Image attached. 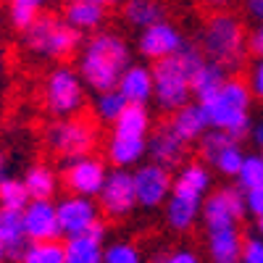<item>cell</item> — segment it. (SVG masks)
Wrapping results in <instances>:
<instances>
[{"instance_id":"cell-1","label":"cell","mask_w":263,"mask_h":263,"mask_svg":"<svg viewBox=\"0 0 263 263\" xmlns=\"http://www.w3.org/2000/svg\"><path fill=\"white\" fill-rule=\"evenodd\" d=\"M129 66H132L129 42L114 29L92 32L77 53V74L98 95L116 90L121 74Z\"/></svg>"},{"instance_id":"cell-2","label":"cell","mask_w":263,"mask_h":263,"mask_svg":"<svg viewBox=\"0 0 263 263\" xmlns=\"http://www.w3.org/2000/svg\"><path fill=\"white\" fill-rule=\"evenodd\" d=\"M248 29L242 18H237L229 11H216L208 13L200 34H197V48L205 55V61L221 66V69L234 77L245 66L250 50H248Z\"/></svg>"},{"instance_id":"cell-3","label":"cell","mask_w":263,"mask_h":263,"mask_svg":"<svg viewBox=\"0 0 263 263\" xmlns=\"http://www.w3.org/2000/svg\"><path fill=\"white\" fill-rule=\"evenodd\" d=\"M205 63V55L200 53L197 42L187 45L166 61L153 63V100L158 103L163 114H174L192 98V77Z\"/></svg>"},{"instance_id":"cell-4","label":"cell","mask_w":263,"mask_h":263,"mask_svg":"<svg viewBox=\"0 0 263 263\" xmlns=\"http://www.w3.org/2000/svg\"><path fill=\"white\" fill-rule=\"evenodd\" d=\"M250 103H253V92L242 77H229L224 82V87L218 90L211 100L200 103L208 126L218 129L229 135L232 140H245L250 137Z\"/></svg>"},{"instance_id":"cell-5","label":"cell","mask_w":263,"mask_h":263,"mask_svg":"<svg viewBox=\"0 0 263 263\" xmlns=\"http://www.w3.org/2000/svg\"><path fill=\"white\" fill-rule=\"evenodd\" d=\"M21 42L24 48L37 55V58H45V61H69L79 53L84 34L77 32L74 27L66 24V18L61 16V11H42L34 24L21 32Z\"/></svg>"},{"instance_id":"cell-6","label":"cell","mask_w":263,"mask_h":263,"mask_svg":"<svg viewBox=\"0 0 263 263\" xmlns=\"http://www.w3.org/2000/svg\"><path fill=\"white\" fill-rule=\"evenodd\" d=\"M48 150L61 161H77L84 156H95L100 145V132L95 121L84 116H71V119H58L48 126L45 135Z\"/></svg>"},{"instance_id":"cell-7","label":"cell","mask_w":263,"mask_h":263,"mask_svg":"<svg viewBox=\"0 0 263 263\" xmlns=\"http://www.w3.org/2000/svg\"><path fill=\"white\" fill-rule=\"evenodd\" d=\"M42 100L45 108L58 119H71L84 105V82L79 79L77 69L66 63H58L48 71L45 87H42Z\"/></svg>"},{"instance_id":"cell-8","label":"cell","mask_w":263,"mask_h":263,"mask_svg":"<svg viewBox=\"0 0 263 263\" xmlns=\"http://www.w3.org/2000/svg\"><path fill=\"white\" fill-rule=\"evenodd\" d=\"M248 216V203H245V192L237 184H224L216 192H211L203 208H200V218L205 232L213 229H227V227H237L242 218Z\"/></svg>"},{"instance_id":"cell-9","label":"cell","mask_w":263,"mask_h":263,"mask_svg":"<svg viewBox=\"0 0 263 263\" xmlns=\"http://www.w3.org/2000/svg\"><path fill=\"white\" fill-rule=\"evenodd\" d=\"M197 153H200L203 163H211L221 177H229V179H234L239 174V166H242V161L248 156L242 150V145L237 140H232L229 135H224V132H218V129H208L200 137Z\"/></svg>"},{"instance_id":"cell-10","label":"cell","mask_w":263,"mask_h":263,"mask_svg":"<svg viewBox=\"0 0 263 263\" xmlns=\"http://www.w3.org/2000/svg\"><path fill=\"white\" fill-rule=\"evenodd\" d=\"M98 208L108 218H126L137 208V195H135V177L124 168L108 171L105 184L98 195Z\"/></svg>"},{"instance_id":"cell-11","label":"cell","mask_w":263,"mask_h":263,"mask_svg":"<svg viewBox=\"0 0 263 263\" xmlns=\"http://www.w3.org/2000/svg\"><path fill=\"white\" fill-rule=\"evenodd\" d=\"M184 45H187V40H184L182 29H179L177 24H171L168 18H163V21H158V24L142 29L140 37H137V50H140V55H145V58L153 61V63L177 55Z\"/></svg>"},{"instance_id":"cell-12","label":"cell","mask_w":263,"mask_h":263,"mask_svg":"<svg viewBox=\"0 0 263 263\" xmlns=\"http://www.w3.org/2000/svg\"><path fill=\"white\" fill-rule=\"evenodd\" d=\"M105 161L98 156H84L77 161H69L63 168V184L77 197H98L105 184Z\"/></svg>"},{"instance_id":"cell-13","label":"cell","mask_w":263,"mask_h":263,"mask_svg":"<svg viewBox=\"0 0 263 263\" xmlns=\"http://www.w3.org/2000/svg\"><path fill=\"white\" fill-rule=\"evenodd\" d=\"M147 156H150V163H158L163 166L166 171H174V168H182L187 163V153H190V145L171 129L168 121L158 124L156 129H150L147 135Z\"/></svg>"},{"instance_id":"cell-14","label":"cell","mask_w":263,"mask_h":263,"mask_svg":"<svg viewBox=\"0 0 263 263\" xmlns=\"http://www.w3.org/2000/svg\"><path fill=\"white\" fill-rule=\"evenodd\" d=\"M55 211H58L61 234H66V239L87 234L92 224L100 221V208L92 203V197L69 195V197H63L61 203H55Z\"/></svg>"},{"instance_id":"cell-15","label":"cell","mask_w":263,"mask_h":263,"mask_svg":"<svg viewBox=\"0 0 263 263\" xmlns=\"http://www.w3.org/2000/svg\"><path fill=\"white\" fill-rule=\"evenodd\" d=\"M135 195H137V205L142 208H158L166 203V197L171 195V171H166L158 163H145L135 174Z\"/></svg>"},{"instance_id":"cell-16","label":"cell","mask_w":263,"mask_h":263,"mask_svg":"<svg viewBox=\"0 0 263 263\" xmlns=\"http://www.w3.org/2000/svg\"><path fill=\"white\" fill-rule=\"evenodd\" d=\"M24 234L27 242H58L61 227H58V211L50 200H32L24 211Z\"/></svg>"},{"instance_id":"cell-17","label":"cell","mask_w":263,"mask_h":263,"mask_svg":"<svg viewBox=\"0 0 263 263\" xmlns=\"http://www.w3.org/2000/svg\"><path fill=\"white\" fill-rule=\"evenodd\" d=\"M208 190H211V171L205 168V163H197V161L184 163L171 182L174 197H182V200H190V203H200V205L208 197Z\"/></svg>"},{"instance_id":"cell-18","label":"cell","mask_w":263,"mask_h":263,"mask_svg":"<svg viewBox=\"0 0 263 263\" xmlns=\"http://www.w3.org/2000/svg\"><path fill=\"white\" fill-rule=\"evenodd\" d=\"M0 245L6 248L8 260L21 263L27 253V234H24V216L13 208H0Z\"/></svg>"},{"instance_id":"cell-19","label":"cell","mask_w":263,"mask_h":263,"mask_svg":"<svg viewBox=\"0 0 263 263\" xmlns=\"http://www.w3.org/2000/svg\"><path fill=\"white\" fill-rule=\"evenodd\" d=\"M119 95L126 103L135 105H147L153 100V71L142 63H132L129 69L121 74L119 84H116Z\"/></svg>"},{"instance_id":"cell-20","label":"cell","mask_w":263,"mask_h":263,"mask_svg":"<svg viewBox=\"0 0 263 263\" xmlns=\"http://www.w3.org/2000/svg\"><path fill=\"white\" fill-rule=\"evenodd\" d=\"M61 16L66 18V24L74 27L77 32L87 34V32H100L103 29V21L108 16L105 8L90 3V0H63V8Z\"/></svg>"},{"instance_id":"cell-21","label":"cell","mask_w":263,"mask_h":263,"mask_svg":"<svg viewBox=\"0 0 263 263\" xmlns=\"http://www.w3.org/2000/svg\"><path fill=\"white\" fill-rule=\"evenodd\" d=\"M205 242H208L211 263H239L245 237L239 232V227H227V229L205 232Z\"/></svg>"},{"instance_id":"cell-22","label":"cell","mask_w":263,"mask_h":263,"mask_svg":"<svg viewBox=\"0 0 263 263\" xmlns=\"http://www.w3.org/2000/svg\"><path fill=\"white\" fill-rule=\"evenodd\" d=\"M168 124H171V129L177 132V135H179L187 145L200 142V137L211 129L200 103H187V105H182L179 111L171 114V121H168Z\"/></svg>"},{"instance_id":"cell-23","label":"cell","mask_w":263,"mask_h":263,"mask_svg":"<svg viewBox=\"0 0 263 263\" xmlns=\"http://www.w3.org/2000/svg\"><path fill=\"white\" fill-rule=\"evenodd\" d=\"M121 18L135 29H147L153 24L166 18L163 0H124L121 3Z\"/></svg>"},{"instance_id":"cell-24","label":"cell","mask_w":263,"mask_h":263,"mask_svg":"<svg viewBox=\"0 0 263 263\" xmlns=\"http://www.w3.org/2000/svg\"><path fill=\"white\" fill-rule=\"evenodd\" d=\"M153 129V119L147 105H135L126 103L121 116L114 121V135L116 137H129V140H145Z\"/></svg>"},{"instance_id":"cell-25","label":"cell","mask_w":263,"mask_h":263,"mask_svg":"<svg viewBox=\"0 0 263 263\" xmlns=\"http://www.w3.org/2000/svg\"><path fill=\"white\" fill-rule=\"evenodd\" d=\"M147 153V142L145 140H129V137H116L111 135L105 145V156L116 168L129 171L132 166H137L142 161V156Z\"/></svg>"},{"instance_id":"cell-26","label":"cell","mask_w":263,"mask_h":263,"mask_svg":"<svg viewBox=\"0 0 263 263\" xmlns=\"http://www.w3.org/2000/svg\"><path fill=\"white\" fill-rule=\"evenodd\" d=\"M227 79H229V74L221 69V66H216V63L205 61L200 69H197V74L192 77V98H195L197 103L211 100V98L224 87Z\"/></svg>"},{"instance_id":"cell-27","label":"cell","mask_w":263,"mask_h":263,"mask_svg":"<svg viewBox=\"0 0 263 263\" xmlns=\"http://www.w3.org/2000/svg\"><path fill=\"white\" fill-rule=\"evenodd\" d=\"M24 187L32 200H53L58 192V174L45 163H37L24 174Z\"/></svg>"},{"instance_id":"cell-28","label":"cell","mask_w":263,"mask_h":263,"mask_svg":"<svg viewBox=\"0 0 263 263\" xmlns=\"http://www.w3.org/2000/svg\"><path fill=\"white\" fill-rule=\"evenodd\" d=\"M103 242L90 234L69 237L63 242V255L66 263H103Z\"/></svg>"},{"instance_id":"cell-29","label":"cell","mask_w":263,"mask_h":263,"mask_svg":"<svg viewBox=\"0 0 263 263\" xmlns=\"http://www.w3.org/2000/svg\"><path fill=\"white\" fill-rule=\"evenodd\" d=\"M6 6H8V21L18 34L27 32L34 24V18L45 11V6H42L40 0H11Z\"/></svg>"},{"instance_id":"cell-30","label":"cell","mask_w":263,"mask_h":263,"mask_svg":"<svg viewBox=\"0 0 263 263\" xmlns=\"http://www.w3.org/2000/svg\"><path fill=\"white\" fill-rule=\"evenodd\" d=\"M234 179H237L234 184L242 190V192L263 184V156H260V153H248L242 166H239V174H237Z\"/></svg>"},{"instance_id":"cell-31","label":"cell","mask_w":263,"mask_h":263,"mask_svg":"<svg viewBox=\"0 0 263 263\" xmlns=\"http://www.w3.org/2000/svg\"><path fill=\"white\" fill-rule=\"evenodd\" d=\"M32 203V197L24 187V179H13L8 177L0 184V208H13V211H24Z\"/></svg>"},{"instance_id":"cell-32","label":"cell","mask_w":263,"mask_h":263,"mask_svg":"<svg viewBox=\"0 0 263 263\" xmlns=\"http://www.w3.org/2000/svg\"><path fill=\"white\" fill-rule=\"evenodd\" d=\"M126 108V100L119 95V90H108V92H100L95 98V119L103 121V124H114L121 111Z\"/></svg>"},{"instance_id":"cell-33","label":"cell","mask_w":263,"mask_h":263,"mask_svg":"<svg viewBox=\"0 0 263 263\" xmlns=\"http://www.w3.org/2000/svg\"><path fill=\"white\" fill-rule=\"evenodd\" d=\"M21 263H66L61 242H29Z\"/></svg>"},{"instance_id":"cell-34","label":"cell","mask_w":263,"mask_h":263,"mask_svg":"<svg viewBox=\"0 0 263 263\" xmlns=\"http://www.w3.org/2000/svg\"><path fill=\"white\" fill-rule=\"evenodd\" d=\"M103 263H142V253L132 242H114L103 250Z\"/></svg>"},{"instance_id":"cell-35","label":"cell","mask_w":263,"mask_h":263,"mask_svg":"<svg viewBox=\"0 0 263 263\" xmlns=\"http://www.w3.org/2000/svg\"><path fill=\"white\" fill-rule=\"evenodd\" d=\"M239 263H263V237H245Z\"/></svg>"},{"instance_id":"cell-36","label":"cell","mask_w":263,"mask_h":263,"mask_svg":"<svg viewBox=\"0 0 263 263\" xmlns=\"http://www.w3.org/2000/svg\"><path fill=\"white\" fill-rule=\"evenodd\" d=\"M248 87H250V92L253 98L263 100V58H255L250 63V69H248Z\"/></svg>"},{"instance_id":"cell-37","label":"cell","mask_w":263,"mask_h":263,"mask_svg":"<svg viewBox=\"0 0 263 263\" xmlns=\"http://www.w3.org/2000/svg\"><path fill=\"white\" fill-rule=\"evenodd\" d=\"M245 203H248V213H253L255 218L263 216V184L245 192Z\"/></svg>"},{"instance_id":"cell-38","label":"cell","mask_w":263,"mask_h":263,"mask_svg":"<svg viewBox=\"0 0 263 263\" xmlns=\"http://www.w3.org/2000/svg\"><path fill=\"white\" fill-rule=\"evenodd\" d=\"M248 50L255 58H263V24H258L250 34H248Z\"/></svg>"},{"instance_id":"cell-39","label":"cell","mask_w":263,"mask_h":263,"mask_svg":"<svg viewBox=\"0 0 263 263\" xmlns=\"http://www.w3.org/2000/svg\"><path fill=\"white\" fill-rule=\"evenodd\" d=\"M158 263H200V258H197L192 250H177L171 255H161Z\"/></svg>"},{"instance_id":"cell-40","label":"cell","mask_w":263,"mask_h":263,"mask_svg":"<svg viewBox=\"0 0 263 263\" xmlns=\"http://www.w3.org/2000/svg\"><path fill=\"white\" fill-rule=\"evenodd\" d=\"M245 11L253 21L263 24V0H245Z\"/></svg>"},{"instance_id":"cell-41","label":"cell","mask_w":263,"mask_h":263,"mask_svg":"<svg viewBox=\"0 0 263 263\" xmlns=\"http://www.w3.org/2000/svg\"><path fill=\"white\" fill-rule=\"evenodd\" d=\"M250 137H253V145L258 147V153L263 156V121H258V124L250 129Z\"/></svg>"},{"instance_id":"cell-42","label":"cell","mask_w":263,"mask_h":263,"mask_svg":"<svg viewBox=\"0 0 263 263\" xmlns=\"http://www.w3.org/2000/svg\"><path fill=\"white\" fill-rule=\"evenodd\" d=\"M6 179H8V156L0 150V184H3Z\"/></svg>"},{"instance_id":"cell-43","label":"cell","mask_w":263,"mask_h":263,"mask_svg":"<svg viewBox=\"0 0 263 263\" xmlns=\"http://www.w3.org/2000/svg\"><path fill=\"white\" fill-rule=\"evenodd\" d=\"M90 3H95V6H100L105 11H111V8H121L124 0H90Z\"/></svg>"},{"instance_id":"cell-44","label":"cell","mask_w":263,"mask_h":263,"mask_svg":"<svg viewBox=\"0 0 263 263\" xmlns=\"http://www.w3.org/2000/svg\"><path fill=\"white\" fill-rule=\"evenodd\" d=\"M255 229H258V237H263V216L255 218Z\"/></svg>"},{"instance_id":"cell-45","label":"cell","mask_w":263,"mask_h":263,"mask_svg":"<svg viewBox=\"0 0 263 263\" xmlns=\"http://www.w3.org/2000/svg\"><path fill=\"white\" fill-rule=\"evenodd\" d=\"M6 260H8V255H6V248L0 245V263H6Z\"/></svg>"},{"instance_id":"cell-46","label":"cell","mask_w":263,"mask_h":263,"mask_svg":"<svg viewBox=\"0 0 263 263\" xmlns=\"http://www.w3.org/2000/svg\"><path fill=\"white\" fill-rule=\"evenodd\" d=\"M200 3H227V0H200Z\"/></svg>"},{"instance_id":"cell-47","label":"cell","mask_w":263,"mask_h":263,"mask_svg":"<svg viewBox=\"0 0 263 263\" xmlns=\"http://www.w3.org/2000/svg\"><path fill=\"white\" fill-rule=\"evenodd\" d=\"M0 71H3V48H0Z\"/></svg>"},{"instance_id":"cell-48","label":"cell","mask_w":263,"mask_h":263,"mask_svg":"<svg viewBox=\"0 0 263 263\" xmlns=\"http://www.w3.org/2000/svg\"><path fill=\"white\" fill-rule=\"evenodd\" d=\"M40 3H42V6H48V3H50V0H40Z\"/></svg>"},{"instance_id":"cell-49","label":"cell","mask_w":263,"mask_h":263,"mask_svg":"<svg viewBox=\"0 0 263 263\" xmlns=\"http://www.w3.org/2000/svg\"><path fill=\"white\" fill-rule=\"evenodd\" d=\"M227 3H229V0H227Z\"/></svg>"}]
</instances>
